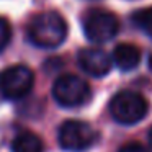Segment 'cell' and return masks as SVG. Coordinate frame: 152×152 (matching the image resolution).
<instances>
[{"instance_id":"cell-1","label":"cell","mask_w":152,"mask_h":152,"mask_svg":"<svg viewBox=\"0 0 152 152\" xmlns=\"http://www.w3.org/2000/svg\"><path fill=\"white\" fill-rule=\"evenodd\" d=\"M67 21L57 12L39 13L28 25V39L41 49L59 48L67 38Z\"/></svg>"},{"instance_id":"cell-2","label":"cell","mask_w":152,"mask_h":152,"mask_svg":"<svg viewBox=\"0 0 152 152\" xmlns=\"http://www.w3.org/2000/svg\"><path fill=\"white\" fill-rule=\"evenodd\" d=\"M110 113L116 123L132 126L142 121L149 113V102L144 95L132 90H121L110 102Z\"/></svg>"},{"instance_id":"cell-3","label":"cell","mask_w":152,"mask_h":152,"mask_svg":"<svg viewBox=\"0 0 152 152\" xmlns=\"http://www.w3.org/2000/svg\"><path fill=\"white\" fill-rule=\"evenodd\" d=\"M92 88L88 82L74 74H64L57 77L53 85V96L57 105L64 108H77L90 100Z\"/></svg>"},{"instance_id":"cell-4","label":"cell","mask_w":152,"mask_h":152,"mask_svg":"<svg viewBox=\"0 0 152 152\" xmlns=\"http://www.w3.org/2000/svg\"><path fill=\"white\" fill-rule=\"evenodd\" d=\"M59 145L67 152H85L95 145L98 132L85 121L67 119L59 128Z\"/></svg>"},{"instance_id":"cell-5","label":"cell","mask_w":152,"mask_h":152,"mask_svg":"<svg viewBox=\"0 0 152 152\" xmlns=\"http://www.w3.org/2000/svg\"><path fill=\"white\" fill-rule=\"evenodd\" d=\"M119 31V20L115 13L103 8H90L83 17V34L92 43L111 41Z\"/></svg>"},{"instance_id":"cell-6","label":"cell","mask_w":152,"mask_h":152,"mask_svg":"<svg viewBox=\"0 0 152 152\" xmlns=\"http://www.w3.org/2000/svg\"><path fill=\"white\" fill-rule=\"evenodd\" d=\"M34 74L28 66L15 64L0 72V93L8 100H20L31 92Z\"/></svg>"},{"instance_id":"cell-7","label":"cell","mask_w":152,"mask_h":152,"mask_svg":"<svg viewBox=\"0 0 152 152\" xmlns=\"http://www.w3.org/2000/svg\"><path fill=\"white\" fill-rule=\"evenodd\" d=\"M111 57L98 48L80 49L79 56H77V62H79L80 69L88 75L96 77V79L108 75V72L111 70Z\"/></svg>"},{"instance_id":"cell-8","label":"cell","mask_w":152,"mask_h":152,"mask_svg":"<svg viewBox=\"0 0 152 152\" xmlns=\"http://www.w3.org/2000/svg\"><path fill=\"white\" fill-rule=\"evenodd\" d=\"M111 59L119 70L129 72L134 70L141 62V49L131 43H121L113 49Z\"/></svg>"},{"instance_id":"cell-9","label":"cell","mask_w":152,"mask_h":152,"mask_svg":"<svg viewBox=\"0 0 152 152\" xmlns=\"http://www.w3.org/2000/svg\"><path fill=\"white\" fill-rule=\"evenodd\" d=\"M44 145L38 134L31 131H21L15 136L12 142V151L13 152H43Z\"/></svg>"},{"instance_id":"cell-10","label":"cell","mask_w":152,"mask_h":152,"mask_svg":"<svg viewBox=\"0 0 152 152\" xmlns=\"http://www.w3.org/2000/svg\"><path fill=\"white\" fill-rule=\"evenodd\" d=\"M132 23L137 30H141L145 36H149L152 39V7H145L134 12Z\"/></svg>"},{"instance_id":"cell-11","label":"cell","mask_w":152,"mask_h":152,"mask_svg":"<svg viewBox=\"0 0 152 152\" xmlns=\"http://www.w3.org/2000/svg\"><path fill=\"white\" fill-rule=\"evenodd\" d=\"M12 41V26L5 17H0V53H4Z\"/></svg>"},{"instance_id":"cell-12","label":"cell","mask_w":152,"mask_h":152,"mask_svg":"<svg viewBox=\"0 0 152 152\" xmlns=\"http://www.w3.org/2000/svg\"><path fill=\"white\" fill-rule=\"evenodd\" d=\"M119 152H149V151L139 142H129V144L123 145L119 149Z\"/></svg>"},{"instance_id":"cell-13","label":"cell","mask_w":152,"mask_h":152,"mask_svg":"<svg viewBox=\"0 0 152 152\" xmlns=\"http://www.w3.org/2000/svg\"><path fill=\"white\" fill-rule=\"evenodd\" d=\"M147 137H149V145H151V149H152V128L149 129V134H147Z\"/></svg>"},{"instance_id":"cell-14","label":"cell","mask_w":152,"mask_h":152,"mask_svg":"<svg viewBox=\"0 0 152 152\" xmlns=\"http://www.w3.org/2000/svg\"><path fill=\"white\" fill-rule=\"evenodd\" d=\"M147 64H149V69L152 70V54H151V56H149V62H147Z\"/></svg>"}]
</instances>
